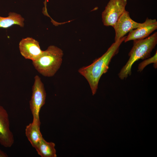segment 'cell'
I'll use <instances>...</instances> for the list:
<instances>
[{
  "label": "cell",
  "instance_id": "obj_1",
  "mask_svg": "<svg viewBox=\"0 0 157 157\" xmlns=\"http://www.w3.org/2000/svg\"><path fill=\"white\" fill-rule=\"evenodd\" d=\"M126 37L124 36L115 41L103 55L92 63L78 69V73L88 83L93 95L96 93L101 77L107 72L111 60L118 53L119 47Z\"/></svg>",
  "mask_w": 157,
  "mask_h": 157
},
{
  "label": "cell",
  "instance_id": "obj_2",
  "mask_svg": "<svg viewBox=\"0 0 157 157\" xmlns=\"http://www.w3.org/2000/svg\"><path fill=\"white\" fill-rule=\"evenodd\" d=\"M157 44V32L144 39L133 40V47L129 53V59L118 74L119 78L123 80L130 76L133 64L139 59L149 58Z\"/></svg>",
  "mask_w": 157,
  "mask_h": 157
},
{
  "label": "cell",
  "instance_id": "obj_3",
  "mask_svg": "<svg viewBox=\"0 0 157 157\" xmlns=\"http://www.w3.org/2000/svg\"><path fill=\"white\" fill-rule=\"evenodd\" d=\"M63 55L61 49L54 45H50L46 50L43 51L38 59L32 61V64L35 69L42 76L52 77L60 68Z\"/></svg>",
  "mask_w": 157,
  "mask_h": 157
},
{
  "label": "cell",
  "instance_id": "obj_4",
  "mask_svg": "<svg viewBox=\"0 0 157 157\" xmlns=\"http://www.w3.org/2000/svg\"><path fill=\"white\" fill-rule=\"evenodd\" d=\"M29 106L33 117V122L40 124L39 113L45 102L46 93L44 84L38 75L34 77Z\"/></svg>",
  "mask_w": 157,
  "mask_h": 157
},
{
  "label": "cell",
  "instance_id": "obj_5",
  "mask_svg": "<svg viewBox=\"0 0 157 157\" xmlns=\"http://www.w3.org/2000/svg\"><path fill=\"white\" fill-rule=\"evenodd\" d=\"M127 0H110L102 13V21L106 26L114 27L126 10Z\"/></svg>",
  "mask_w": 157,
  "mask_h": 157
},
{
  "label": "cell",
  "instance_id": "obj_6",
  "mask_svg": "<svg viewBox=\"0 0 157 157\" xmlns=\"http://www.w3.org/2000/svg\"><path fill=\"white\" fill-rule=\"evenodd\" d=\"M14 141L13 133L10 128L8 114L0 105V144L5 147H10Z\"/></svg>",
  "mask_w": 157,
  "mask_h": 157
},
{
  "label": "cell",
  "instance_id": "obj_7",
  "mask_svg": "<svg viewBox=\"0 0 157 157\" xmlns=\"http://www.w3.org/2000/svg\"><path fill=\"white\" fill-rule=\"evenodd\" d=\"M142 24L133 21L131 18L129 12L126 10L120 16L113 27L115 31V41L123 37L128 33Z\"/></svg>",
  "mask_w": 157,
  "mask_h": 157
},
{
  "label": "cell",
  "instance_id": "obj_8",
  "mask_svg": "<svg viewBox=\"0 0 157 157\" xmlns=\"http://www.w3.org/2000/svg\"><path fill=\"white\" fill-rule=\"evenodd\" d=\"M19 48L23 56L32 61L38 59L43 51L41 49L38 41L29 37L22 39L19 44Z\"/></svg>",
  "mask_w": 157,
  "mask_h": 157
},
{
  "label": "cell",
  "instance_id": "obj_9",
  "mask_svg": "<svg viewBox=\"0 0 157 157\" xmlns=\"http://www.w3.org/2000/svg\"><path fill=\"white\" fill-rule=\"evenodd\" d=\"M157 28V21L156 19L147 17L140 26L129 32L124 41L125 42L131 40L144 39L147 37Z\"/></svg>",
  "mask_w": 157,
  "mask_h": 157
},
{
  "label": "cell",
  "instance_id": "obj_10",
  "mask_svg": "<svg viewBox=\"0 0 157 157\" xmlns=\"http://www.w3.org/2000/svg\"><path fill=\"white\" fill-rule=\"evenodd\" d=\"M40 125L32 122L26 126L25 129L26 135L35 148L43 138L40 130Z\"/></svg>",
  "mask_w": 157,
  "mask_h": 157
},
{
  "label": "cell",
  "instance_id": "obj_11",
  "mask_svg": "<svg viewBox=\"0 0 157 157\" xmlns=\"http://www.w3.org/2000/svg\"><path fill=\"white\" fill-rule=\"evenodd\" d=\"M55 146L54 143L47 142L43 138L35 149L42 157H56Z\"/></svg>",
  "mask_w": 157,
  "mask_h": 157
},
{
  "label": "cell",
  "instance_id": "obj_12",
  "mask_svg": "<svg viewBox=\"0 0 157 157\" xmlns=\"http://www.w3.org/2000/svg\"><path fill=\"white\" fill-rule=\"evenodd\" d=\"M24 21V18L20 15L15 13L10 12L7 17L0 16V28H7L14 25L23 27Z\"/></svg>",
  "mask_w": 157,
  "mask_h": 157
},
{
  "label": "cell",
  "instance_id": "obj_13",
  "mask_svg": "<svg viewBox=\"0 0 157 157\" xmlns=\"http://www.w3.org/2000/svg\"><path fill=\"white\" fill-rule=\"evenodd\" d=\"M157 52L156 51L155 54L153 56L144 60L139 64L138 71L140 72H141L147 66L151 63H153L154 67L155 68H156L157 67Z\"/></svg>",
  "mask_w": 157,
  "mask_h": 157
},
{
  "label": "cell",
  "instance_id": "obj_14",
  "mask_svg": "<svg viewBox=\"0 0 157 157\" xmlns=\"http://www.w3.org/2000/svg\"><path fill=\"white\" fill-rule=\"evenodd\" d=\"M8 155L5 152L0 149V157H7Z\"/></svg>",
  "mask_w": 157,
  "mask_h": 157
},
{
  "label": "cell",
  "instance_id": "obj_15",
  "mask_svg": "<svg viewBox=\"0 0 157 157\" xmlns=\"http://www.w3.org/2000/svg\"><path fill=\"white\" fill-rule=\"evenodd\" d=\"M47 0H45V1H46Z\"/></svg>",
  "mask_w": 157,
  "mask_h": 157
}]
</instances>
